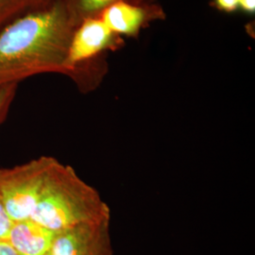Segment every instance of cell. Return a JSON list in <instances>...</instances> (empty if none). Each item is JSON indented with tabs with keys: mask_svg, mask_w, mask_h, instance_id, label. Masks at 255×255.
<instances>
[{
	"mask_svg": "<svg viewBox=\"0 0 255 255\" xmlns=\"http://www.w3.org/2000/svg\"><path fill=\"white\" fill-rule=\"evenodd\" d=\"M77 23L64 0L28 13L0 29V87L33 76L64 73Z\"/></svg>",
	"mask_w": 255,
	"mask_h": 255,
	"instance_id": "cell-1",
	"label": "cell"
},
{
	"mask_svg": "<svg viewBox=\"0 0 255 255\" xmlns=\"http://www.w3.org/2000/svg\"><path fill=\"white\" fill-rule=\"evenodd\" d=\"M30 219L58 234L82 223L109 220L110 210L70 165L56 159Z\"/></svg>",
	"mask_w": 255,
	"mask_h": 255,
	"instance_id": "cell-2",
	"label": "cell"
},
{
	"mask_svg": "<svg viewBox=\"0 0 255 255\" xmlns=\"http://www.w3.org/2000/svg\"><path fill=\"white\" fill-rule=\"evenodd\" d=\"M123 45L122 38L114 33L99 15L83 19L74 29L64 75L71 78L80 89L88 90L95 83L96 72L100 68L97 61L101 55Z\"/></svg>",
	"mask_w": 255,
	"mask_h": 255,
	"instance_id": "cell-3",
	"label": "cell"
},
{
	"mask_svg": "<svg viewBox=\"0 0 255 255\" xmlns=\"http://www.w3.org/2000/svg\"><path fill=\"white\" fill-rule=\"evenodd\" d=\"M55 160L41 156L24 164L0 168V197L13 222L32 216Z\"/></svg>",
	"mask_w": 255,
	"mask_h": 255,
	"instance_id": "cell-4",
	"label": "cell"
},
{
	"mask_svg": "<svg viewBox=\"0 0 255 255\" xmlns=\"http://www.w3.org/2000/svg\"><path fill=\"white\" fill-rule=\"evenodd\" d=\"M109 223H82L56 234L49 255H113Z\"/></svg>",
	"mask_w": 255,
	"mask_h": 255,
	"instance_id": "cell-5",
	"label": "cell"
},
{
	"mask_svg": "<svg viewBox=\"0 0 255 255\" xmlns=\"http://www.w3.org/2000/svg\"><path fill=\"white\" fill-rule=\"evenodd\" d=\"M99 16L117 35L136 37L148 23L164 18V12L158 5L119 1L103 9Z\"/></svg>",
	"mask_w": 255,
	"mask_h": 255,
	"instance_id": "cell-6",
	"label": "cell"
},
{
	"mask_svg": "<svg viewBox=\"0 0 255 255\" xmlns=\"http://www.w3.org/2000/svg\"><path fill=\"white\" fill-rule=\"evenodd\" d=\"M55 237L56 233L29 219L13 222L6 241L19 255H46Z\"/></svg>",
	"mask_w": 255,
	"mask_h": 255,
	"instance_id": "cell-7",
	"label": "cell"
},
{
	"mask_svg": "<svg viewBox=\"0 0 255 255\" xmlns=\"http://www.w3.org/2000/svg\"><path fill=\"white\" fill-rule=\"evenodd\" d=\"M62 0H0V29L28 13L47 9Z\"/></svg>",
	"mask_w": 255,
	"mask_h": 255,
	"instance_id": "cell-8",
	"label": "cell"
},
{
	"mask_svg": "<svg viewBox=\"0 0 255 255\" xmlns=\"http://www.w3.org/2000/svg\"><path fill=\"white\" fill-rule=\"evenodd\" d=\"M119 1L134 4L147 3L146 0H64L66 8L77 24L83 19L98 16L103 9Z\"/></svg>",
	"mask_w": 255,
	"mask_h": 255,
	"instance_id": "cell-9",
	"label": "cell"
},
{
	"mask_svg": "<svg viewBox=\"0 0 255 255\" xmlns=\"http://www.w3.org/2000/svg\"><path fill=\"white\" fill-rule=\"evenodd\" d=\"M17 84L0 87V125L6 120L17 93Z\"/></svg>",
	"mask_w": 255,
	"mask_h": 255,
	"instance_id": "cell-10",
	"label": "cell"
},
{
	"mask_svg": "<svg viewBox=\"0 0 255 255\" xmlns=\"http://www.w3.org/2000/svg\"><path fill=\"white\" fill-rule=\"evenodd\" d=\"M12 224H13V221L9 218L6 208L4 206L3 201L0 197V239L6 240Z\"/></svg>",
	"mask_w": 255,
	"mask_h": 255,
	"instance_id": "cell-11",
	"label": "cell"
},
{
	"mask_svg": "<svg viewBox=\"0 0 255 255\" xmlns=\"http://www.w3.org/2000/svg\"><path fill=\"white\" fill-rule=\"evenodd\" d=\"M215 8L227 12L233 13L239 9V0H213Z\"/></svg>",
	"mask_w": 255,
	"mask_h": 255,
	"instance_id": "cell-12",
	"label": "cell"
},
{
	"mask_svg": "<svg viewBox=\"0 0 255 255\" xmlns=\"http://www.w3.org/2000/svg\"><path fill=\"white\" fill-rule=\"evenodd\" d=\"M239 9L248 14H255V0H239Z\"/></svg>",
	"mask_w": 255,
	"mask_h": 255,
	"instance_id": "cell-13",
	"label": "cell"
},
{
	"mask_svg": "<svg viewBox=\"0 0 255 255\" xmlns=\"http://www.w3.org/2000/svg\"><path fill=\"white\" fill-rule=\"evenodd\" d=\"M0 255H19L6 240L0 239Z\"/></svg>",
	"mask_w": 255,
	"mask_h": 255,
	"instance_id": "cell-14",
	"label": "cell"
},
{
	"mask_svg": "<svg viewBox=\"0 0 255 255\" xmlns=\"http://www.w3.org/2000/svg\"><path fill=\"white\" fill-rule=\"evenodd\" d=\"M49 255V254H48V255Z\"/></svg>",
	"mask_w": 255,
	"mask_h": 255,
	"instance_id": "cell-15",
	"label": "cell"
}]
</instances>
